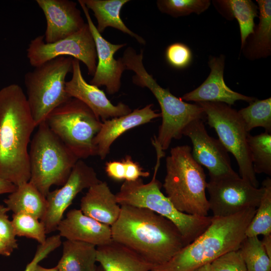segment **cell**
Segmentation results:
<instances>
[{"instance_id": "1", "label": "cell", "mask_w": 271, "mask_h": 271, "mask_svg": "<svg viewBox=\"0 0 271 271\" xmlns=\"http://www.w3.org/2000/svg\"><path fill=\"white\" fill-rule=\"evenodd\" d=\"M111 226L112 240L138 254L153 267L168 261L187 245L169 220L144 208L121 205Z\"/></svg>"}, {"instance_id": "2", "label": "cell", "mask_w": 271, "mask_h": 271, "mask_svg": "<svg viewBox=\"0 0 271 271\" xmlns=\"http://www.w3.org/2000/svg\"><path fill=\"white\" fill-rule=\"evenodd\" d=\"M37 126L17 84L0 89V177L16 186L30 179L28 146Z\"/></svg>"}, {"instance_id": "3", "label": "cell", "mask_w": 271, "mask_h": 271, "mask_svg": "<svg viewBox=\"0 0 271 271\" xmlns=\"http://www.w3.org/2000/svg\"><path fill=\"white\" fill-rule=\"evenodd\" d=\"M256 208L227 217H213L207 228L168 261L151 271H192L220 256L239 249Z\"/></svg>"}, {"instance_id": "4", "label": "cell", "mask_w": 271, "mask_h": 271, "mask_svg": "<svg viewBox=\"0 0 271 271\" xmlns=\"http://www.w3.org/2000/svg\"><path fill=\"white\" fill-rule=\"evenodd\" d=\"M121 59L125 69L134 73L132 78L133 83L149 88L160 104L162 122L158 136L152 140L163 151L168 149L173 139L182 138L185 128L190 122L196 119L203 120L205 115L199 105L187 103L177 97L168 89L159 85L147 72L143 62V50L138 54L133 48L128 47Z\"/></svg>"}, {"instance_id": "5", "label": "cell", "mask_w": 271, "mask_h": 271, "mask_svg": "<svg viewBox=\"0 0 271 271\" xmlns=\"http://www.w3.org/2000/svg\"><path fill=\"white\" fill-rule=\"evenodd\" d=\"M157 161L152 180L145 183L142 178L125 181L115 194L119 205H129L150 210L171 221L178 228L187 245L200 235L210 225L212 216H200L178 210L162 192L161 183L157 174L161 159L165 153L158 145H154Z\"/></svg>"}, {"instance_id": "6", "label": "cell", "mask_w": 271, "mask_h": 271, "mask_svg": "<svg viewBox=\"0 0 271 271\" xmlns=\"http://www.w3.org/2000/svg\"><path fill=\"white\" fill-rule=\"evenodd\" d=\"M187 145L172 148L166 158V175L163 187L166 196L180 211L200 216H208L207 182L200 165Z\"/></svg>"}, {"instance_id": "7", "label": "cell", "mask_w": 271, "mask_h": 271, "mask_svg": "<svg viewBox=\"0 0 271 271\" xmlns=\"http://www.w3.org/2000/svg\"><path fill=\"white\" fill-rule=\"evenodd\" d=\"M30 142L29 182L46 197L53 185L62 186L79 159L44 121Z\"/></svg>"}, {"instance_id": "8", "label": "cell", "mask_w": 271, "mask_h": 271, "mask_svg": "<svg viewBox=\"0 0 271 271\" xmlns=\"http://www.w3.org/2000/svg\"><path fill=\"white\" fill-rule=\"evenodd\" d=\"M73 59L57 57L25 74L26 97L37 126L52 110L71 98L66 91L65 79L72 71Z\"/></svg>"}, {"instance_id": "9", "label": "cell", "mask_w": 271, "mask_h": 271, "mask_svg": "<svg viewBox=\"0 0 271 271\" xmlns=\"http://www.w3.org/2000/svg\"><path fill=\"white\" fill-rule=\"evenodd\" d=\"M45 121L79 160L96 156L93 140L102 121L82 101L70 98L52 110Z\"/></svg>"}, {"instance_id": "10", "label": "cell", "mask_w": 271, "mask_h": 271, "mask_svg": "<svg viewBox=\"0 0 271 271\" xmlns=\"http://www.w3.org/2000/svg\"><path fill=\"white\" fill-rule=\"evenodd\" d=\"M203 109L208 124L216 131L219 140L235 158L240 177L258 188L247 138L249 134L238 111L222 102H197Z\"/></svg>"}, {"instance_id": "11", "label": "cell", "mask_w": 271, "mask_h": 271, "mask_svg": "<svg viewBox=\"0 0 271 271\" xmlns=\"http://www.w3.org/2000/svg\"><path fill=\"white\" fill-rule=\"evenodd\" d=\"M69 56L83 62L88 74L93 76L97 65L95 42L86 23L74 34L52 43L44 41V36L32 39L27 49V57L30 64L36 67L48 61L61 56Z\"/></svg>"}, {"instance_id": "12", "label": "cell", "mask_w": 271, "mask_h": 271, "mask_svg": "<svg viewBox=\"0 0 271 271\" xmlns=\"http://www.w3.org/2000/svg\"><path fill=\"white\" fill-rule=\"evenodd\" d=\"M206 189L213 217H227L248 208H256L264 188H257L239 175L210 180Z\"/></svg>"}, {"instance_id": "13", "label": "cell", "mask_w": 271, "mask_h": 271, "mask_svg": "<svg viewBox=\"0 0 271 271\" xmlns=\"http://www.w3.org/2000/svg\"><path fill=\"white\" fill-rule=\"evenodd\" d=\"M100 181L92 167L82 160H78L65 183L61 188L50 191L46 196L47 210L41 220L46 234L57 230L64 213L78 193Z\"/></svg>"}, {"instance_id": "14", "label": "cell", "mask_w": 271, "mask_h": 271, "mask_svg": "<svg viewBox=\"0 0 271 271\" xmlns=\"http://www.w3.org/2000/svg\"><path fill=\"white\" fill-rule=\"evenodd\" d=\"M183 135L190 139L192 157L207 169L210 180L238 175L232 168L228 151L218 139L208 134L202 119L190 122Z\"/></svg>"}, {"instance_id": "15", "label": "cell", "mask_w": 271, "mask_h": 271, "mask_svg": "<svg viewBox=\"0 0 271 271\" xmlns=\"http://www.w3.org/2000/svg\"><path fill=\"white\" fill-rule=\"evenodd\" d=\"M78 2L83 11L93 36L98 59L95 72L89 83L98 87L105 86L109 94H114L120 89L121 77L126 70L121 58L116 60L114 54L126 44H113L105 40L97 30L88 9L82 0H78Z\"/></svg>"}, {"instance_id": "16", "label": "cell", "mask_w": 271, "mask_h": 271, "mask_svg": "<svg viewBox=\"0 0 271 271\" xmlns=\"http://www.w3.org/2000/svg\"><path fill=\"white\" fill-rule=\"evenodd\" d=\"M72 76L66 81L65 89L71 98L79 100L86 104L102 121L124 115L132 111L122 102L113 105L105 93L98 87L87 83L83 77L80 61L73 58Z\"/></svg>"}, {"instance_id": "17", "label": "cell", "mask_w": 271, "mask_h": 271, "mask_svg": "<svg viewBox=\"0 0 271 271\" xmlns=\"http://www.w3.org/2000/svg\"><path fill=\"white\" fill-rule=\"evenodd\" d=\"M46 20L44 41L52 43L70 36L86 24L77 3L69 0H36Z\"/></svg>"}, {"instance_id": "18", "label": "cell", "mask_w": 271, "mask_h": 271, "mask_svg": "<svg viewBox=\"0 0 271 271\" xmlns=\"http://www.w3.org/2000/svg\"><path fill=\"white\" fill-rule=\"evenodd\" d=\"M225 57L211 56L208 61L210 72L206 80L197 88L181 98L187 101L222 102L232 105L237 100L248 103L255 98L244 95L231 90L225 83L223 75Z\"/></svg>"}, {"instance_id": "19", "label": "cell", "mask_w": 271, "mask_h": 271, "mask_svg": "<svg viewBox=\"0 0 271 271\" xmlns=\"http://www.w3.org/2000/svg\"><path fill=\"white\" fill-rule=\"evenodd\" d=\"M152 104L130 113L102 121L101 127L93 140L96 156L103 160L108 154L113 143L126 131L161 117L153 109Z\"/></svg>"}, {"instance_id": "20", "label": "cell", "mask_w": 271, "mask_h": 271, "mask_svg": "<svg viewBox=\"0 0 271 271\" xmlns=\"http://www.w3.org/2000/svg\"><path fill=\"white\" fill-rule=\"evenodd\" d=\"M61 237L92 244L96 247L112 240L111 226L89 217L80 209L70 210L57 227Z\"/></svg>"}, {"instance_id": "21", "label": "cell", "mask_w": 271, "mask_h": 271, "mask_svg": "<svg viewBox=\"0 0 271 271\" xmlns=\"http://www.w3.org/2000/svg\"><path fill=\"white\" fill-rule=\"evenodd\" d=\"M80 209L85 215L111 226L117 220L121 208L107 183L100 181L88 189L81 199Z\"/></svg>"}, {"instance_id": "22", "label": "cell", "mask_w": 271, "mask_h": 271, "mask_svg": "<svg viewBox=\"0 0 271 271\" xmlns=\"http://www.w3.org/2000/svg\"><path fill=\"white\" fill-rule=\"evenodd\" d=\"M96 261L103 271H151L153 268L132 250L112 239L96 247Z\"/></svg>"}, {"instance_id": "23", "label": "cell", "mask_w": 271, "mask_h": 271, "mask_svg": "<svg viewBox=\"0 0 271 271\" xmlns=\"http://www.w3.org/2000/svg\"><path fill=\"white\" fill-rule=\"evenodd\" d=\"M259 22L241 47L249 60L265 58L271 54V1L256 0Z\"/></svg>"}, {"instance_id": "24", "label": "cell", "mask_w": 271, "mask_h": 271, "mask_svg": "<svg viewBox=\"0 0 271 271\" xmlns=\"http://www.w3.org/2000/svg\"><path fill=\"white\" fill-rule=\"evenodd\" d=\"M86 7L92 11L97 22L96 26L101 34L107 27H112L133 37L140 44L145 45L144 38L129 29L120 17L122 7L128 0H82Z\"/></svg>"}, {"instance_id": "25", "label": "cell", "mask_w": 271, "mask_h": 271, "mask_svg": "<svg viewBox=\"0 0 271 271\" xmlns=\"http://www.w3.org/2000/svg\"><path fill=\"white\" fill-rule=\"evenodd\" d=\"M4 202L14 213L30 214L40 220L47 210L46 197L29 181L17 186Z\"/></svg>"}, {"instance_id": "26", "label": "cell", "mask_w": 271, "mask_h": 271, "mask_svg": "<svg viewBox=\"0 0 271 271\" xmlns=\"http://www.w3.org/2000/svg\"><path fill=\"white\" fill-rule=\"evenodd\" d=\"M96 262V246L66 239L63 242L62 255L56 267L58 271H92Z\"/></svg>"}, {"instance_id": "27", "label": "cell", "mask_w": 271, "mask_h": 271, "mask_svg": "<svg viewBox=\"0 0 271 271\" xmlns=\"http://www.w3.org/2000/svg\"><path fill=\"white\" fill-rule=\"evenodd\" d=\"M213 4L217 11L226 19L235 18L239 24L241 47L247 37L253 33L254 18L258 17V7L250 0H217Z\"/></svg>"}, {"instance_id": "28", "label": "cell", "mask_w": 271, "mask_h": 271, "mask_svg": "<svg viewBox=\"0 0 271 271\" xmlns=\"http://www.w3.org/2000/svg\"><path fill=\"white\" fill-rule=\"evenodd\" d=\"M264 192L255 213L249 224L246 237L271 234V179L267 177L262 183Z\"/></svg>"}, {"instance_id": "29", "label": "cell", "mask_w": 271, "mask_h": 271, "mask_svg": "<svg viewBox=\"0 0 271 271\" xmlns=\"http://www.w3.org/2000/svg\"><path fill=\"white\" fill-rule=\"evenodd\" d=\"M247 141L254 173L271 175V134H248Z\"/></svg>"}, {"instance_id": "30", "label": "cell", "mask_w": 271, "mask_h": 271, "mask_svg": "<svg viewBox=\"0 0 271 271\" xmlns=\"http://www.w3.org/2000/svg\"><path fill=\"white\" fill-rule=\"evenodd\" d=\"M247 132L257 127L271 132V98L259 100L255 98L248 106L238 111Z\"/></svg>"}, {"instance_id": "31", "label": "cell", "mask_w": 271, "mask_h": 271, "mask_svg": "<svg viewBox=\"0 0 271 271\" xmlns=\"http://www.w3.org/2000/svg\"><path fill=\"white\" fill-rule=\"evenodd\" d=\"M238 250L247 271H271V258L258 236L246 237Z\"/></svg>"}, {"instance_id": "32", "label": "cell", "mask_w": 271, "mask_h": 271, "mask_svg": "<svg viewBox=\"0 0 271 271\" xmlns=\"http://www.w3.org/2000/svg\"><path fill=\"white\" fill-rule=\"evenodd\" d=\"M12 222L16 236L35 239L40 244L45 242V227L40 219L28 214L14 213Z\"/></svg>"}, {"instance_id": "33", "label": "cell", "mask_w": 271, "mask_h": 271, "mask_svg": "<svg viewBox=\"0 0 271 271\" xmlns=\"http://www.w3.org/2000/svg\"><path fill=\"white\" fill-rule=\"evenodd\" d=\"M209 0H158L157 5L159 11L174 18L186 16L192 13L197 15L210 7Z\"/></svg>"}, {"instance_id": "34", "label": "cell", "mask_w": 271, "mask_h": 271, "mask_svg": "<svg viewBox=\"0 0 271 271\" xmlns=\"http://www.w3.org/2000/svg\"><path fill=\"white\" fill-rule=\"evenodd\" d=\"M165 57L171 66L177 69H183L188 67L191 63L192 53L186 45L176 42L167 48Z\"/></svg>"}, {"instance_id": "35", "label": "cell", "mask_w": 271, "mask_h": 271, "mask_svg": "<svg viewBox=\"0 0 271 271\" xmlns=\"http://www.w3.org/2000/svg\"><path fill=\"white\" fill-rule=\"evenodd\" d=\"M212 271H247L238 250L228 252L210 263Z\"/></svg>"}, {"instance_id": "36", "label": "cell", "mask_w": 271, "mask_h": 271, "mask_svg": "<svg viewBox=\"0 0 271 271\" xmlns=\"http://www.w3.org/2000/svg\"><path fill=\"white\" fill-rule=\"evenodd\" d=\"M8 211L6 206L0 204V238L15 249L18 244L12 221L9 219Z\"/></svg>"}, {"instance_id": "37", "label": "cell", "mask_w": 271, "mask_h": 271, "mask_svg": "<svg viewBox=\"0 0 271 271\" xmlns=\"http://www.w3.org/2000/svg\"><path fill=\"white\" fill-rule=\"evenodd\" d=\"M124 166V180L126 181H134L141 177H148L150 174L144 171L139 163L134 162L129 156H126L121 161Z\"/></svg>"}, {"instance_id": "38", "label": "cell", "mask_w": 271, "mask_h": 271, "mask_svg": "<svg viewBox=\"0 0 271 271\" xmlns=\"http://www.w3.org/2000/svg\"><path fill=\"white\" fill-rule=\"evenodd\" d=\"M105 172L107 176L116 181L124 180V166L122 161H109L106 163Z\"/></svg>"}, {"instance_id": "39", "label": "cell", "mask_w": 271, "mask_h": 271, "mask_svg": "<svg viewBox=\"0 0 271 271\" xmlns=\"http://www.w3.org/2000/svg\"><path fill=\"white\" fill-rule=\"evenodd\" d=\"M49 254V249L44 245H39L33 259L27 266L25 271H33L35 266Z\"/></svg>"}, {"instance_id": "40", "label": "cell", "mask_w": 271, "mask_h": 271, "mask_svg": "<svg viewBox=\"0 0 271 271\" xmlns=\"http://www.w3.org/2000/svg\"><path fill=\"white\" fill-rule=\"evenodd\" d=\"M16 188L15 185L0 177V195L11 193Z\"/></svg>"}, {"instance_id": "41", "label": "cell", "mask_w": 271, "mask_h": 271, "mask_svg": "<svg viewBox=\"0 0 271 271\" xmlns=\"http://www.w3.org/2000/svg\"><path fill=\"white\" fill-rule=\"evenodd\" d=\"M14 249L0 238V255L9 256L11 255Z\"/></svg>"}, {"instance_id": "42", "label": "cell", "mask_w": 271, "mask_h": 271, "mask_svg": "<svg viewBox=\"0 0 271 271\" xmlns=\"http://www.w3.org/2000/svg\"><path fill=\"white\" fill-rule=\"evenodd\" d=\"M261 241L267 255L271 258V234L264 235Z\"/></svg>"}, {"instance_id": "43", "label": "cell", "mask_w": 271, "mask_h": 271, "mask_svg": "<svg viewBox=\"0 0 271 271\" xmlns=\"http://www.w3.org/2000/svg\"><path fill=\"white\" fill-rule=\"evenodd\" d=\"M33 271H58L57 267L55 266L52 268H45L37 264L35 266Z\"/></svg>"}, {"instance_id": "44", "label": "cell", "mask_w": 271, "mask_h": 271, "mask_svg": "<svg viewBox=\"0 0 271 271\" xmlns=\"http://www.w3.org/2000/svg\"><path fill=\"white\" fill-rule=\"evenodd\" d=\"M192 271H212L210 263L200 266Z\"/></svg>"}, {"instance_id": "45", "label": "cell", "mask_w": 271, "mask_h": 271, "mask_svg": "<svg viewBox=\"0 0 271 271\" xmlns=\"http://www.w3.org/2000/svg\"><path fill=\"white\" fill-rule=\"evenodd\" d=\"M92 271H103V269L100 265H96V266Z\"/></svg>"}]
</instances>
